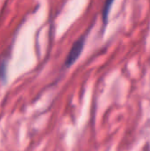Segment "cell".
<instances>
[{
    "label": "cell",
    "instance_id": "obj_2",
    "mask_svg": "<svg viewBox=\"0 0 150 151\" xmlns=\"http://www.w3.org/2000/svg\"><path fill=\"white\" fill-rule=\"evenodd\" d=\"M113 2H114V0H105V4L103 5V20L104 26L108 22L109 13H110L111 9Z\"/></svg>",
    "mask_w": 150,
    "mask_h": 151
},
{
    "label": "cell",
    "instance_id": "obj_1",
    "mask_svg": "<svg viewBox=\"0 0 150 151\" xmlns=\"http://www.w3.org/2000/svg\"><path fill=\"white\" fill-rule=\"evenodd\" d=\"M85 40H86V35H82L79 40H77L73 43V45L66 58V60L65 63V66L69 67V66L72 65L74 64V62L79 58V57L80 56V54L83 50V48L85 46Z\"/></svg>",
    "mask_w": 150,
    "mask_h": 151
}]
</instances>
